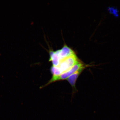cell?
<instances>
[{
  "label": "cell",
  "mask_w": 120,
  "mask_h": 120,
  "mask_svg": "<svg viewBox=\"0 0 120 120\" xmlns=\"http://www.w3.org/2000/svg\"><path fill=\"white\" fill-rule=\"evenodd\" d=\"M80 61L75 52L68 56L60 58L58 65L57 66H52L51 68L52 76L60 75L70 69Z\"/></svg>",
  "instance_id": "1"
},
{
  "label": "cell",
  "mask_w": 120,
  "mask_h": 120,
  "mask_svg": "<svg viewBox=\"0 0 120 120\" xmlns=\"http://www.w3.org/2000/svg\"><path fill=\"white\" fill-rule=\"evenodd\" d=\"M84 64H83L81 61L80 62L76 64L72 68L68 71L65 72L60 75L56 76H52L49 82L47 84L49 85L52 82L61 80H64L67 79L71 75L74 73L75 72L79 70L82 68L86 67Z\"/></svg>",
  "instance_id": "2"
},
{
  "label": "cell",
  "mask_w": 120,
  "mask_h": 120,
  "mask_svg": "<svg viewBox=\"0 0 120 120\" xmlns=\"http://www.w3.org/2000/svg\"><path fill=\"white\" fill-rule=\"evenodd\" d=\"M86 66L81 68L70 76L67 79L73 88H75V83L76 80Z\"/></svg>",
  "instance_id": "3"
}]
</instances>
